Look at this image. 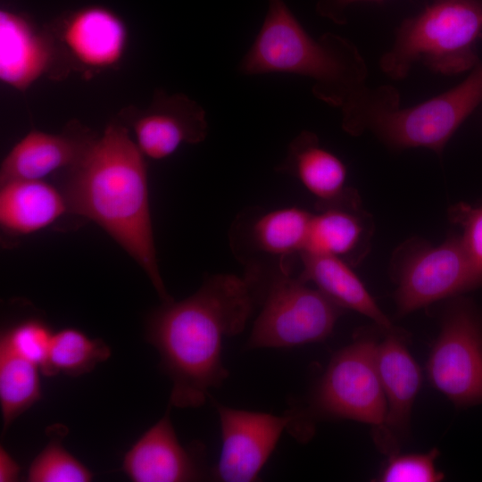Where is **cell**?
I'll return each mask as SVG.
<instances>
[{
  "mask_svg": "<svg viewBox=\"0 0 482 482\" xmlns=\"http://www.w3.org/2000/svg\"><path fill=\"white\" fill-rule=\"evenodd\" d=\"M59 37L77 62L88 69L104 70L115 66L123 57L128 30L112 11L88 6L63 20Z\"/></svg>",
  "mask_w": 482,
  "mask_h": 482,
  "instance_id": "2e32d148",
  "label": "cell"
},
{
  "mask_svg": "<svg viewBox=\"0 0 482 482\" xmlns=\"http://www.w3.org/2000/svg\"><path fill=\"white\" fill-rule=\"evenodd\" d=\"M145 155L121 121H112L60 187L68 212L93 220L144 270L162 303L173 298L160 274Z\"/></svg>",
  "mask_w": 482,
  "mask_h": 482,
  "instance_id": "7a4b0ae2",
  "label": "cell"
},
{
  "mask_svg": "<svg viewBox=\"0 0 482 482\" xmlns=\"http://www.w3.org/2000/svg\"><path fill=\"white\" fill-rule=\"evenodd\" d=\"M91 471L62 445L52 437L47 445L31 462L27 480L29 482H88Z\"/></svg>",
  "mask_w": 482,
  "mask_h": 482,
  "instance_id": "cb8c5ba5",
  "label": "cell"
},
{
  "mask_svg": "<svg viewBox=\"0 0 482 482\" xmlns=\"http://www.w3.org/2000/svg\"><path fill=\"white\" fill-rule=\"evenodd\" d=\"M452 222L461 227L460 236L473 271L482 286V205L459 203L449 209Z\"/></svg>",
  "mask_w": 482,
  "mask_h": 482,
  "instance_id": "4316f807",
  "label": "cell"
},
{
  "mask_svg": "<svg viewBox=\"0 0 482 482\" xmlns=\"http://www.w3.org/2000/svg\"><path fill=\"white\" fill-rule=\"evenodd\" d=\"M96 137L73 122L57 134L31 130L19 140L2 161L0 184L16 179H44L70 170L83 157Z\"/></svg>",
  "mask_w": 482,
  "mask_h": 482,
  "instance_id": "4fadbf2b",
  "label": "cell"
},
{
  "mask_svg": "<svg viewBox=\"0 0 482 482\" xmlns=\"http://www.w3.org/2000/svg\"><path fill=\"white\" fill-rule=\"evenodd\" d=\"M316 207L304 252L336 256L349 265L360 262L369 249L371 226L357 193L347 188L339 197Z\"/></svg>",
  "mask_w": 482,
  "mask_h": 482,
  "instance_id": "9a60e30c",
  "label": "cell"
},
{
  "mask_svg": "<svg viewBox=\"0 0 482 482\" xmlns=\"http://www.w3.org/2000/svg\"><path fill=\"white\" fill-rule=\"evenodd\" d=\"M237 70L246 76L276 72L309 78L313 96L340 112L366 87L368 76L352 41L331 32L312 37L285 0H268L261 29Z\"/></svg>",
  "mask_w": 482,
  "mask_h": 482,
  "instance_id": "3957f363",
  "label": "cell"
},
{
  "mask_svg": "<svg viewBox=\"0 0 482 482\" xmlns=\"http://www.w3.org/2000/svg\"><path fill=\"white\" fill-rule=\"evenodd\" d=\"M54 39L40 32L25 16L0 12V80L18 91H26L51 68Z\"/></svg>",
  "mask_w": 482,
  "mask_h": 482,
  "instance_id": "e0dca14e",
  "label": "cell"
},
{
  "mask_svg": "<svg viewBox=\"0 0 482 482\" xmlns=\"http://www.w3.org/2000/svg\"><path fill=\"white\" fill-rule=\"evenodd\" d=\"M66 212L68 207L61 189L44 179H16L1 184L0 225L7 235L37 232Z\"/></svg>",
  "mask_w": 482,
  "mask_h": 482,
  "instance_id": "ac0fdd59",
  "label": "cell"
},
{
  "mask_svg": "<svg viewBox=\"0 0 482 482\" xmlns=\"http://www.w3.org/2000/svg\"><path fill=\"white\" fill-rule=\"evenodd\" d=\"M214 405L220 419L222 446L212 478L221 482L258 480L282 432L289 425V415L238 410L217 402Z\"/></svg>",
  "mask_w": 482,
  "mask_h": 482,
  "instance_id": "30bf717a",
  "label": "cell"
},
{
  "mask_svg": "<svg viewBox=\"0 0 482 482\" xmlns=\"http://www.w3.org/2000/svg\"><path fill=\"white\" fill-rule=\"evenodd\" d=\"M277 170L295 176L317 198V204L333 201L347 189L344 162L322 147L312 131L303 130L290 142Z\"/></svg>",
  "mask_w": 482,
  "mask_h": 482,
  "instance_id": "ffe728a7",
  "label": "cell"
},
{
  "mask_svg": "<svg viewBox=\"0 0 482 482\" xmlns=\"http://www.w3.org/2000/svg\"><path fill=\"white\" fill-rule=\"evenodd\" d=\"M21 468L4 447H0V481L13 482L19 479Z\"/></svg>",
  "mask_w": 482,
  "mask_h": 482,
  "instance_id": "f1b7e54d",
  "label": "cell"
},
{
  "mask_svg": "<svg viewBox=\"0 0 482 482\" xmlns=\"http://www.w3.org/2000/svg\"><path fill=\"white\" fill-rule=\"evenodd\" d=\"M360 1L379 2L382 0H319L316 10L320 15L341 25L346 22L345 14L346 8L350 4Z\"/></svg>",
  "mask_w": 482,
  "mask_h": 482,
  "instance_id": "83f0119b",
  "label": "cell"
},
{
  "mask_svg": "<svg viewBox=\"0 0 482 482\" xmlns=\"http://www.w3.org/2000/svg\"><path fill=\"white\" fill-rule=\"evenodd\" d=\"M378 343L361 337L338 351L330 360L306 405L287 413V431L299 442H307L319 418L347 419L370 425L376 441L382 434L386 402L377 366Z\"/></svg>",
  "mask_w": 482,
  "mask_h": 482,
  "instance_id": "8992f818",
  "label": "cell"
},
{
  "mask_svg": "<svg viewBox=\"0 0 482 482\" xmlns=\"http://www.w3.org/2000/svg\"><path fill=\"white\" fill-rule=\"evenodd\" d=\"M54 333L42 320H22L1 333L0 342L38 366L46 374Z\"/></svg>",
  "mask_w": 482,
  "mask_h": 482,
  "instance_id": "d4e9b609",
  "label": "cell"
},
{
  "mask_svg": "<svg viewBox=\"0 0 482 482\" xmlns=\"http://www.w3.org/2000/svg\"><path fill=\"white\" fill-rule=\"evenodd\" d=\"M299 257L302 270L298 277L303 281L313 283L342 308L370 318L386 331L394 328L391 320L347 262L336 256L311 252H303Z\"/></svg>",
  "mask_w": 482,
  "mask_h": 482,
  "instance_id": "d6986e66",
  "label": "cell"
},
{
  "mask_svg": "<svg viewBox=\"0 0 482 482\" xmlns=\"http://www.w3.org/2000/svg\"><path fill=\"white\" fill-rule=\"evenodd\" d=\"M427 373L457 407L482 403V316L470 302L459 300L446 310Z\"/></svg>",
  "mask_w": 482,
  "mask_h": 482,
  "instance_id": "9c48e42d",
  "label": "cell"
},
{
  "mask_svg": "<svg viewBox=\"0 0 482 482\" xmlns=\"http://www.w3.org/2000/svg\"><path fill=\"white\" fill-rule=\"evenodd\" d=\"M482 103V62L457 86L413 106L401 107L390 85L367 86L341 112L342 129L352 136L365 131L395 150L422 147L437 154Z\"/></svg>",
  "mask_w": 482,
  "mask_h": 482,
  "instance_id": "277c9868",
  "label": "cell"
},
{
  "mask_svg": "<svg viewBox=\"0 0 482 482\" xmlns=\"http://www.w3.org/2000/svg\"><path fill=\"white\" fill-rule=\"evenodd\" d=\"M37 364L0 342V404L5 431L42 397Z\"/></svg>",
  "mask_w": 482,
  "mask_h": 482,
  "instance_id": "7402d4cb",
  "label": "cell"
},
{
  "mask_svg": "<svg viewBox=\"0 0 482 482\" xmlns=\"http://www.w3.org/2000/svg\"><path fill=\"white\" fill-rule=\"evenodd\" d=\"M313 213L285 207L262 213L249 225L248 240L253 250L278 258V266L290 268L288 260L307 248Z\"/></svg>",
  "mask_w": 482,
  "mask_h": 482,
  "instance_id": "44dd1931",
  "label": "cell"
},
{
  "mask_svg": "<svg viewBox=\"0 0 482 482\" xmlns=\"http://www.w3.org/2000/svg\"><path fill=\"white\" fill-rule=\"evenodd\" d=\"M262 308L250 337L248 350L282 348L319 342L332 332L342 308L291 270L278 266L271 278L261 274Z\"/></svg>",
  "mask_w": 482,
  "mask_h": 482,
  "instance_id": "52a82bcc",
  "label": "cell"
},
{
  "mask_svg": "<svg viewBox=\"0 0 482 482\" xmlns=\"http://www.w3.org/2000/svg\"><path fill=\"white\" fill-rule=\"evenodd\" d=\"M393 264L400 315L480 287L460 236L437 246L408 241L397 250Z\"/></svg>",
  "mask_w": 482,
  "mask_h": 482,
  "instance_id": "ba28073f",
  "label": "cell"
},
{
  "mask_svg": "<svg viewBox=\"0 0 482 482\" xmlns=\"http://www.w3.org/2000/svg\"><path fill=\"white\" fill-rule=\"evenodd\" d=\"M110 355L111 349L102 339H92L77 328H65L54 333L46 376L63 373L77 377L91 371Z\"/></svg>",
  "mask_w": 482,
  "mask_h": 482,
  "instance_id": "603a6c76",
  "label": "cell"
},
{
  "mask_svg": "<svg viewBox=\"0 0 482 482\" xmlns=\"http://www.w3.org/2000/svg\"><path fill=\"white\" fill-rule=\"evenodd\" d=\"M378 343L377 366L386 402L383 431L376 441L388 455L396 453L398 440L408 428L411 411L421 387L420 369L400 335L393 328Z\"/></svg>",
  "mask_w": 482,
  "mask_h": 482,
  "instance_id": "5bb4252c",
  "label": "cell"
},
{
  "mask_svg": "<svg viewBox=\"0 0 482 482\" xmlns=\"http://www.w3.org/2000/svg\"><path fill=\"white\" fill-rule=\"evenodd\" d=\"M167 411L123 458L122 469L134 482H184L207 478L203 449L184 447Z\"/></svg>",
  "mask_w": 482,
  "mask_h": 482,
  "instance_id": "7c38bea8",
  "label": "cell"
},
{
  "mask_svg": "<svg viewBox=\"0 0 482 482\" xmlns=\"http://www.w3.org/2000/svg\"><path fill=\"white\" fill-rule=\"evenodd\" d=\"M439 451L433 448L425 453L389 455L378 481L381 482H437L444 473L436 467Z\"/></svg>",
  "mask_w": 482,
  "mask_h": 482,
  "instance_id": "484cf974",
  "label": "cell"
},
{
  "mask_svg": "<svg viewBox=\"0 0 482 482\" xmlns=\"http://www.w3.org/2000/svg\"><path fill=\"white\" fill-rule=\"evenodd\" d=\"M121 120L142 154L153 160L170 156L184 144L201 143L208 134L204 108L180 93L156 91L146 109L130 106L121 112Z\"/></svg>",
  "mask_w": 482,
  "mask_h": 482,
  "instance_id": "8fae6325",
  "label": "cell"
},
{
  "mask_svg": "<svg viewBox=\"0 0 482 482\" xmlns=\"http://www.w3.org/2000/svg\"><path fill=\"white\" fill-rule=\"evenodd\" d=\"M260 303L258 277L220 273L206 277L200 288L181 301L162 303L147 318L145 337L158 351L161 367L172 382L170 405H203L210 390L229 371L222 343L241 333Z\"/></svg>",
  "mask_w": 482,
  "mask_h": 482,
  "instance_id": "6da1fadb",
  "label": "cell"
},
{
  "mask_svg": "<svg viewBox=\"0 0 482 482\" xmlns=\"http://www.w3.org/2000/svg\"><path fill=\"white\" fill-rule=\"evenodd\" d=\"M481 39L482 0H430L400 24L379 67L395 80L404 79L416 63L442 75H458L480 62Z\"/></svg>",
  "mask_w": 482,
  "mask_h": 482,
  "instance_id": "5b68a950",
  "label": "cell"
}]
</instances>
